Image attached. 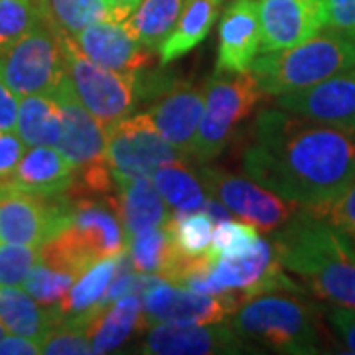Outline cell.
<instances>
[{"mask_svg":"<svg viewBox=\"0 0 355 355\" xmlns=\"http://www.w3.org/2000/svg\"><path fill=\"white\" fill-rule=\"evenodd\" d=\"M245 176L300 209L316 211L355 180V130L330 127L280 107L254 116L243 148Z\"/></svg>","mask_w":355,"mask_h":355,"instance_id":"1","label":"cell"},{"mask_svg":"<svg viewBox=\"0 0 355 355\" xmlns=\"http://www.w3.org/2000/svg\"><path fill=\"white\" fill-rule=\"evenodd\" d=\"M280 265L320 300L355 308V241L300 209L275 231Z\"/></svg>","mask_w":355,"mask_h":355,"instance_id":"2","label":"cell"},{"mask_svg":"<svg viewBox=\"0 0 355 355\" xmlns=\"http://www.w3.org/2000/svg\"><path fill=\"white\" fill-rule=\"evenodd\" d=\"M298 292H268L247 298L229 316L243 342L277 354L310 355L322 347V312Z\"/></svg>","mask_w":355,"mask_h":355,"instance_id":"3","label":"cell"},{"mask_svg":"<svg viewBox=\"0 0 355 355\" xmlns=\"http://www.w3.org/2000/svg\"><path fill=\"white\" fill-rule=\"evenodd\" d=\"M355 67V38L334 28L286 50L265 51L254 58L251 73L263 95L279 97L312 87L328 77Z\"/></svg>","mask_w":355,"mask_h":355,"instance_id":"4","label":"cell"},{"mask_svg":"<svg viewBox=\"0 0 355 355\" xmlns=\"http://www.w3.org/2000/svg\"><path fill=\"white\" fill-rule=\"evenodd\" d=\"M180 286L203 294H235L241 302L268 292H302L280 265L272 239L259 237L249 253L235 259H214L193 270Z\"/></svg>","mask_w":355,"mask_h":355,"instance_id":"5","label":"cell"},{"mask_svg":"<svg viewBox=\"0 0 355 355\" xmlns=\"http://www.w3.org/2000/svg\"><path fill=\"white\" fill-rule=\"evenodd\" d=\"M205 109L198 130L191 160L207 164L227 148L241 125L251 116L263 91L259 89L251 71L237 73H216L203 85Z\"/></svg>","mask_w":355,"mask_h":355,"instance_id":"6","label":"cell"},{"mask_svg":"<svg viewBox=\"0 0 355 355\" xmlns=\"http://www.w3.org/2000/svg\"><path fill=\"white\" fill-rule=\"evenodd\" d=\"M64 60L77 99L103 127H113L140 105L139 71L121 73L91 62L77 50L71 36H62Z\"/></svg>","mask_w":355,"mask_h":355,"instance_id":"7","label":"cell"},{"mask_svg":"<svg viewBox=\"0 0 355 355\" xmlns=\"http://www.w3.org/2000/svg\"><path fill=\"white\" fill-rule=\"evenodd\" d=\"M62 36L64 32L58 30L53 20L46 18L0 53V77L16 97L55 93L67 76Z\"/></svg>","mask_w":355,"mask_h":355,"instance_id":"8","label":"cell"},{"mask_svg":"<svg viewBox=\"0 0 355 355\" xmlns=\"http://www.w3.org/2000/svg\"><path fill=\"white\" fill-rule=\"evenodd\" d=\"M188 160L160 135L148 113L128 114L107 128V164L114 182L153 178L160 166Z\"/></svg>","mask_w":355,"mask_h":355,"instance_id":"9","label":"cell"},{"mask_svg":"<svg viewBox=\"0 0 355 355\" xmlns=\"http://www.w3.org/2000/svg\"><path fill=\"white\" fill-rule=\"evenodd\" d=\"M198 174L207 196L223 203L231 216L251 223L259 231L270 233L284 227L300 211L296 203L282 200L251 178L233 176L227 170H221L209 162L200 166Z\"/></svg>","mask_w":355,"mask_h":355,"instance_id":"10","label":"cell"},{"mask_svg":"<svg viewBox=\"0 0 355 355\" xmlns=\"http://www.w3.org/2000/svg\"><path fill=\"white\" fill-rule=\"evenodd\" d=\"M241 304L235 294H203L160 280L142 294L140 326L156 324H216L231 316Z\"/></svg>","mask_w":355,"mask_h":355,"instance_id":"11","label":"cell"},{"mask_svg":"<svg viewBox=\"0 0 355 355\" xmlns=\"http://www.w3.org/2000/svg\"><path fill=\"white\" fill-rule=\"evenodd\" d=\"M69 196L38 198L0 188V241L42 247L69 223Z\"/></svg>","mask_w":355,"mask_h":355,"instance_id":"12","label":"cell"},{"mask_svg":"<svg viewBox=\"0 0 355 355\" xmlns=\"http://www.w3.org/2000/svg\"><path fill=\"white\" fill-rule=\"evenodd\" d=\"M51 97H55L60 103L62 119H64L62 140L55 148L76 166L77 174L89 172L93 168L109 166L107 164V128L77 99L69 76H65Z\"/></svg>","mask_w":355,"mask_h":355,"instance_id":"13","label":"cell"},{"mask_svg":"<svg viewBox=\"0 0 355 355\" xmlns=\"http://www.w3.org/2000/svg\"><path fill=\"white\" fill-rule=\"evenodd\" d=\"M277 107L308 121L355 130V67L312 87L275 97Z\"/></svg>","mask_w":355,"mask_h":355,"instance_id":"14","label":"cell"},{"mask_svg":"<svg viewBox=\"0 0 355 355\" xmlns=\"http://www.w3.org/2000/svg\"><path fill=\"white\" fill-rule=\"evenodd\" d=\"M203 109V87L190 81L172 79L150 103L146 113L150 114L160 135L188 160H191Z\"/></svg>","mask_w":355,"mask_h":355,"instance_id":"15","label":"cell"},{"mask_svg":"<svg viewBox=\"0 0 355 355\" xmlns=\"http://www.w3.org/2000/svg\"><path fill=\"white\" fill-rule=\"evenodd\" d=\"M247 342L231 330L229 324H156L140 354L150 355H225L243 354Z\"/></svg>","mask_w":355,"mask_h":355,"instance_id":"16","label":"cell"},{"mask_svg":"<svg viewBox=\"0 0 355 355\" xmlns=\"http://www.w3.org/2000/svg\"><path fill=\"white\" fill-rule=\"evenodd\" d=\"M77 50L91 62L121 73H137L153 64L156 51L140 44L127 20H103L71 36Z\"/></svg>","mask_w":355,"mask_h":355,"instance_id":"17","label":"cell"},{"mask_svg":"<svg viewBox=\"0 0 355 355\" xmlns=\"http://www.w3.org/2000/svg\"><path fill=\"white\" fill-rule=\"evenodd\" d=\"M261 51L286 50L326 28L324 0H259Z\"/></svg>","mask_w":355,"mask_h":355,"instance_id":"18","label":"cell"},{"mask_svg":"<svg viewBox=\"0 0 355 355\" xmlns=\"http://www.w3.org/2000/svg\"><path fill=\"white\" fill-rule=\"evenodd\" d=\"M261 51L259 0H233L219 22L217 73H245Z\"/></svg>","mask_w":355,"mask_h":355,"instance_id":"19","label":"cell"},{"mask_svg":"<svg viewBox=\"0 0 355 355\" xmlns=\"http://www.w3.org/2000/svg\"><path fill=\"white\" fill-rule=\"evenodd\" d=\"M77 170L55 146H28L12 178L0 188L38 198L65 196L76 186Z\"/></svg>","mask_w":355,"mask_h":355,"instance_id":"20","label":"cell"},{"mask_svg":"<svg viewBox=\"0 0 355 355\" xmlns=\"http://www.w3.org/2000/svg\"><path fill=\"white\" fill-rule=\"evenodd\" d=\"M69 225L87 243L97 259H109L127 253V233L109 200H93L91 196H69Z\"/></svg>","mask_w":355,"mask_h":355,"instance_id":"21","label":"cell"},{"mask_svg":"<svg viewBox=\"0 0 355 355\" xmlns=\"http://www.w3.org/2000/svg\"><path fill=\"white\" fill-rule=\"evenodd\" d=\"M114 184V196H107V200L114 207L127 237L144 229L164 225L172 219L170 205L150 178H135Z\"/></svg>","mask_w":355,"mask_h":355,"instance_id":"22","label":"cell"},{"mask_svg":"<svg viewBox=\"0 0 355 355\" xmlns=\"http://www.w3.org/2000/svg\"><path fill=\"white\" fill-rule=\"evenodd\" d=\"M58 306H44L18 286H0V324L10 334L42 342L44 336L60 326Z\"/></svg>","mask_w":355,"mask_h":355,"instance_id":"23","label":"cell"},{"mask_svg":"<svg viewBox=\"0 0 355 355\" xmlns=\"http://www.w3.org/2000/svg\"><path fill=\"white\" fill-rule=\"evenodd\" d=\"M223 0H186L176 26L158 48L160 64L168 65L198 48L216 24Z\"/></svg>","mask_w":355,"mask_h":355,"instance_id":"24","label":"cell"},{"mask_svg":"<svg viewBox=\"0 0 355 355\" xmlns=\"http://www.w3.org/2000/svg\"><path fill=\"white\" fill-rule=\"evenodd\" d=\"M127 253L137 272L160 277L168 282H172L182 261V254L174 245L170 223L144 229L127 237Z\"/></svg>","mask_w":355,"mask_h":355,"instance_id":"25","label":"cell"},{"mask_svg":"<svg viewBox=\"0 0 355 355\" xmlns=\"http://www.w3.org/2000/svg\"><path fill=\"white\" fill-rule=\"evenodd\" d=\"M119 266H121V254L101 259V261L89 266L85 272H81L76 282L71 284V288L67 291L64 300L58 304L60 316H62L60 324L83 328L81 326L83 318L101 300L103 294L109 288V284L116 277Z\"/></svg>","mask_w":355,"mask_h":355,"instance_id":"26","label":"cell"},{"mask_svg":"<svg viewBox=\"0 0 355 355\" xmlns=\"http://www.w3.org/2000/svg\"><path fill=\"white\" fill-rule=\"evenodd\" d=\"M14 130L26 146H58L64 132L62 107L51 95H24L18 101Z\"/></svg>","mask_w":355,"mask_h":355,"instance_id":"27","label":"cell"},{"mask_svg":"<svg viewBox=\"0 0 355 355\" xmlns=\"http://www.w3.org/2000/svg\"><path fill=\"white\" fill-rule=\"evenodd\" d=\"M140 308L139 294H127L109 306L87 331L91 352L109 354L121 347L140 326Z\"/></svg>","mask_w":355,"mask_h":355,"instance_id":"28","label":"cell"},{"mask_svg":"<svg viewBox=\"0 0 355 355\" xmlns=\"http://www.w3.org/2000/svg\"><path fill=\"white\" fill-rule=\"evenodd\" d=\"M190 160H178L160 166L153 174L156 190L176 211H203L207 191L200 176L191 170Z\"/></svg>","mask_w":355,"mask_h":355,"instance_id":"29","label":"cell"},{"mask_svg":"<svg viewBox=\"0 0 355 355\" xmlns=\"http://www.w3.org/2000/svg\"><path fill=\"white\" fill-rule=\"evenodd\" d=\"M186 0H140L127 18L128 28L140 44L158 53L160 44L172 32Z\"/></svg>","mask_w":355,"mask_h":355,"instance_id":"30","label":"cell"},{"mask_svg":"<svg viewBox=\"0 0 355 355\" xmlns=\"http://www.w3.org/2000/svg\"><path fill=\"white\" fill-rule=\"evenodd\" d=\"M97 261L101 259H97V254L89 249L87 243L79 237V233L69 223L40 247V263L69 272L73 277L85 272Z\"/></svg>","mask_w":355,"mask_h":355,"instance_id":"31","label":"cell"},{"mask_svg":"<svg viewBox=\"0 0 355 355\" xmlns=\"http://www.w3.org/2000/svg\"><path fill=\"white\" fill-rule=\"evenodd\" d=\"M168 223L178 253L184 259L209 257L216 225L205 211H176Z\"/></svg>","mask_w":355,"mask_h":355,"instance_id":"32","label":"cell"},{"mask_svg":"<svg viewBox=\"0 0 355 355\" xmlns=\"http://www.w3.org/2000/svg\"><path fill=\"white\" fill-rule=\"evenodd\" d=\"M48 12L58 30L67 36H76L95 22L121 20L107 0H48Z\"/></svg>","mask_w":355,"mask_h":355,"instance_id":"33","label":"cell"},{"mask_svg":"<svg viewBox=\"0 0 355 355\" xmlns=\"http://www.w3.org/2000/svg\"><path fill=\"white\" fill-rule=\"evenodd\" d=\"M46 18H50L48 0H0V53Z\"/></svg>","mask_w":355,"mask_h":355,"instance_id":"34","label":"cell"},{"mask_svg":"<svg viewBox=\"0 0 355 355\" xmlns=\"http://www.w3.org/2000/svg\"><path fill=\"white\" fill-rule=\"evenodd\" d=\"M76 279L77 277L69 275V272L51 268L38 261L22 282V286L34 300H38L40 304L58 306L64 300V296L71 288Z\"/></svg>","mask_w":355,"mask_h":355,"instance_id":"35","label":"cell"},{"mask_svg":"<svg viewBox=\"0 0 355 355\" xmlns=\"http://www.w3.org/2000/svg\"><path fill=\"white\" fill-rule=\"evenodd\" d=\"M259 239V229L247 221H217L214 227V241L209 257L214 259H235L249 253Z\"/></svg>","mask_w":355,"mask_h":355,"instance_id":"36","label":"cell"},{"mask_svg":"<svg viewBox=\"0 0 355 355\" xmlns=\"http://www.w3.org/2000/svg\"><path fill=\"white\" fill-rule=\"evenodd\" d=\"M40 261V247L0 241V286H20Z\"/></svg>","mask_w":355,"mask_h":355,"instance_id":"37","label":"cell"},{"mask_svg":"<svg viewBox=\"0 0 355 355\" xmlns=\"http://www.w3.org/2000/svg\"><path fill=\"white\" fill-rule=\"evenodd\" d=\"M40 354L67 355V354H93L87 331L77 326L60 324L51 328L40 342Z\"/></svg>","mask_w":355,"mask_h":355,"instance_id":"38","label":"cell"},{"mask_svg":"<svg viewBox=\"0 0 355 355\" xmlns=\"http://www.w3.org/2000/svg\"><path fill=\"white\" fill-rule=\"evenodd\" d=\"M308 214L328 221L330 225H334L338 231H342L343 235H347L349 239L355 241V180L334 202L320 207L316 211H308Z\"/></svg>","mask_w":355,"mask_h":355,"instance_id":"39","label":"cell"},{"mask_svg":"<svg viewBox=\"0 0 355 355\" xmlns=\"http://www.w3.org/2000/svg\"><path fill=\"white\" fill-rule=\"evenodd\" d=\"M26 142L16 130H0V186L12 178L16 166L26 153Z\"/></svg>","mask_w":355,"mask_h":355,"instance_id":"40","label":"cell"},{"mask_svg":"<svg viewBox=\"0 0 355 355\" xmlns=\"http://www.w3.org/2000/svg\"><path fill=\"white\" fill-rule=\"evenodd\" d=\"M326 318L345 349L355 354V308L334 304L326 310Z\"/></svg>","mask_w":355,"mask_h":355,"instance_id":"41","label":"cell"},{"mask_svg":"<svg viewBox=\"0 0 355 355\" xmlns=\"http://www.w3.org/2000/svg\"><path fill=\"white\" fill-rule=\"evenodd\" d=\"M326 26L355 38V0H324Z\"/></svg>","mask_w":355,"mask_h":355,"instance_id":"42","label":"cell"},{"mask_svg":"<svg viewBox=\"0 0 355 355\" xmlns=\"http://www.w3.org/2000/svg\"><path fill=\"white\" fill-rule=\"evenodd\" d=\"M18 116V97L0 77V130H12Z\"/></svg>","mask_w":355,"mask_h":355,"instance_id":"43","label":"cell"},{"mask_svg":"<svg viewBox=\"0 0 355 355\" xmlns=\"http://www.w3.org/2000/svg\"><path fill=\"white\" fill-rule=\"evenodd\" d=\"M36 355L40 354V342L18 336V334H4L0 340V355Z\"/></svg>","mask_w":355,"mask_h":355,"instance_id":"44","label":"cell"},{"mask_svg":"<svg viewBox=\"0 0 355 355\" xmlns=\"http://www.w3.org/2000/svg\"><path fill=\"white\" fill-rule=\"evenodd\" d=\"M114 8V12L119 14L121 20H127L130 14L135 12V8L140 4V0H107Z\"/></svg>","mask_w":355,"mask_h":355,"instance_id":"45","label":"cell"},{"mask_svg":"<svg viewBox=\"0 0 355 355\" xmlns=\"http://www.w3.org/2000/svg\"><path fill=\"white\" fill-rule=\"evenodd\" d=\"M4 334H6V328H4V326H2V324H0V340H2V338H4Z\"/></svg>","mask_w":355,"mask_h":355,"instance_id":"46","label":"cell"}]
</instances>
